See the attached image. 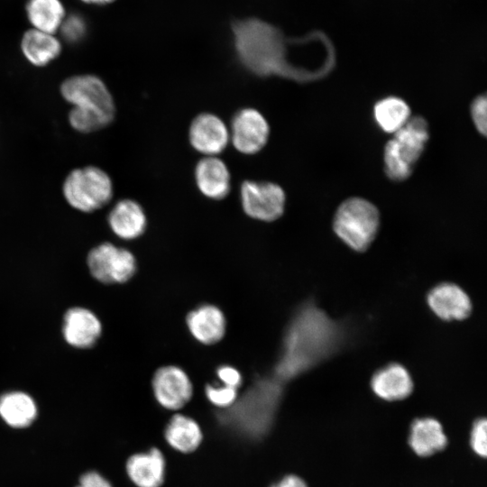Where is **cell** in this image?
<instances>
[{"instance_id":"25","label":"cell","mask_w":487,"mask_h":487,"mask_svg":"<svg viewBox=\"0 0 487 487\" xmlns=\"http://www.w3.org/2000/svg\"><path fill=\"white\" fill-rule=\"evenodd\" d=\"M384 170L389 179L402 181L410 177L413 166L400 155L393 139L390 140L383 152Z\"/></svg>"},{"instance_id":"16","label":"cell","mask_w":487,"mask_h":487,"mask_svg":"<svg viewBox=\"0 0 487 487\" xmlns=\"http://www.w3.org/2000/svg\"><path fill=\"white\" fill-rule=\"evenodd\" d=\"M373 393L387 401L402 400L413 391L414 384L408 370L400 363H390L379 369L372 377Z\"/></svg>"},{"instance_id":"28","label":"cell","mask_w":487,"mask_h":487,"mask_svg":"<svg viewBox=\"0 0 487 487\" xmlns=\"http://www.w3.org/2000/svg\"><path fill=\"white\" fill-rule=\"evenodd\" d=\"M469 444L475 455L485 458L487 455V420L477 418L471 428Z\"/></svg>"},{"instance_id":"27","label":"cell","mask_w":487,"mask_h":487,"mask_svg":"<svg viewBox=\"0 0 487 487\" xmlns=\"http://www.w3.org/2000/svg\"><path fill=\"white\" fill-rule=\"evenodd\" d=\"M237 389L226 385H207L205 389L207 400L218 408H229L237 400Z\"/></svg>"},{"instance_id":"8","label":"cell","mask_w":487,"mask_h":487,"mask_svg":"<svg viewBox=\"0 0 487 487\" xmlns=\"http://www.w3.org/2000/svg\"><path fill=\"white\" fill-rule=\"evenodd\" d=\"M270 133L267 119L256 108H241L232 117L230 142L242 154L254 155L260 152L267 144Z\"/></svg>"},{"instance_id":"29","label":"cell","mask_w":487,"mask_h":487,"mask_svg":"<svg viewBox=\"0 0 487 487\" xmlns=\"http://www.w3.org/2000/svg\"><path fill=\"white\" fill-rule=\"evenodd\" d=\"M487 98L485 95L478 96L472 103V120L477 131L485 135L487 132Z\"/></svg>"},{"instance_id":"15","label":"cell","mask_w":487,"mask_h":487,"mask_svg":"<svg viewBox=\"0 0 487 487\" xmlns=\"http://www.w3.org/2000/svg\"><path fill=\"white\" fill-rule=\"evenodd\" d=\"M191 335L203 345L218 343L225 334L226 319L215 305L204 304L191 310L186 318Z\"/></svg>"},{"instance_id":"10","label":"cell","mask_w":487,"mask_h":487,"mask_svg":"<svg viewBox=\"0 0 487 487\" xmlns=\"http://www.w3.org/2000/svg\"><path fill=\"white\" fill-rule=\"evenodd\" d=\"M153 394L161 406L176 410L191 399L193 386L186 372L176 365L159 368L152 381Z\"/></svg>"},{"instance_id":"33","label":"cell","mask_w":487,"mask_h":487,"mask_svg":"<svg viewBox=\"0 0 487 487\" xmlns=\"http://www.w3.org/2000/svg\"><path fill=\"white\" fill-rule=\"evenodd\" d=\"M85 5L105 6L115 3L116 0H79Z\"/></svg>"},{"instance_id":"3","label":"cell","mask_w":487,"mask_h":487,"mask_svg":"<svg viewBox=\"0 0 487 487\" xmlns=\"http://www.w3.org/2000/svg\"><path fill=\"white\" fill-rule=\"evenodd\" d=\"M60 92L63 99L72 105L69 123L78 133L99 131L115 119L114 97L98 76L80 74L69 77L60 84Z\"/></svg>"},{"instance_id":"13","label":"cell","mask_w":487,"mask_h":487,"mask_svg":"<svg viewBox=\"0 0 487 487\" xmlns=\"http://www.w3.org/2000/svg\"><path fill=\"white\" fill-rule=\"evenodd\" d=\"M427 299L430 309L443 320H462L472 311L466 292L453 283L436 285L428 292Z\"/></svg>"},{"instance_id":"2","label":"cell","mask_w":487,"mask_h":487,"mask_svg":"<svg viewBox=\"0 0 487 487\" xmlns=\"http://www.w3.org/2000/svg\"><path fill=\"white\" fill-rule=\"evenodd\" d=\"M231 27L237 58L248 71L262 78L292 76L277 28L258 18L235 20Z\"/></svg>"},{"instance_id":"20","label":"cell","mask_w":487,"mask_h":487,"mask_svg":"<svg viewBox=\"0 0 487 487\" xmlns=\"http://www.w3.org/2000/svg\"><path fill=\"white\" fill-rule=\"evenodd\" d=\"M400 155L414 167L429 139V126L422 116L410 117L392 138Z\"/></svg>"},{"instance_id":"21","label":"cell","mask_w":487,"mask_h":487,"mask_svg":"<svg viewBox=\"0 0 487 487\" xmlns=\"http://www.w3.org/2000/svg\"><path fill=\"white\" fill-rule=\"evenodd\" d=\"M37 405L31 395L20 391L0 396V417L13 428H25L36 418Z\"/></svg>"},{"instance_id":"31","label":"cell","mask_w":487,"mask_h":487,"mask_svg":"<svg viewBox=\"0 0 487 487\" xmlns=\"http://www.w3.org/2000/svg\"><path fill=\"white\" fill-rule=\"evenodd\" d=\"M76 487H112L110 482L97 472H87L78 480Z\"/></svg>"},{"instance_id":"19","label":"cell","mask_w":487,"mask_h":487,"mask_svg":"<svg viewBox=\"0 0 487 487\" xmlns=\"http://www.w3.org/2000/svg\"><path fill=\"white\" fill-rule=\"evenodd\" d=\"M126 472L138 487H160L164 480V457L157 448L133 455L127 460Z\"/></svg>"},{"instance_id":"1","label":"cell","mask_w":487,"mask_h":487,"mask_svg":"<svg viewBox=\"0 0 487 487\" xmlns=\"http://www.w3.org/2000/svg\"><path fill=\"white\" fill-rule=\"evenodd\" d=\"M345 340L343 326L313 303H306L287 327L274 368L280 381L294 379L331 357Z\"/></svg>"},{"instance_id":"22","label":"cell","mask_w":487,"mask_h":487,"mask_svg":"<svg viewBox=\"0 0 487 487\" xmlns=\"http://www.w3.org/2000/svg\"><path fill=\"white\" fill-rule=\"evenodd\" d=\"M24 14L31 28L58 34L68 13L62 0H26Z\"/></svg>"},{"instance_id":"11","label":"cell","mask_w":487,"mask_h":487,"mask_svg":"<svg viewBox=\"0 0 487 487\" xmlns=\"http://www.w3.org/2000/svg\"><path fill=\"white\" fill-rule=\"evenodd\" d=\"M102 334V324L97 316L83 307L69 308L62 324L66 343L78 349H87L96 345Z\"/></svg>"},{"instance_id":"17","label":"cell","mask_w":487,"mask_h":487,"mask_svg":"<svg viewBox=\"0 0 487 487\" xmlns=\"http://www.w3.org/2000/svg\"><path fill=\"white\" fill-rule=\"evenodd\" d=\"M20 50L30 64L41 68L49 65L60 56L62 43L58 34L30 27L21 36Z\"/></svg>"},{"instance_id":"18","label":"cell","mask_w":487,"mask_h":487,"mask_svg":"<svg viewBox=\"0 0 487 487\" xmlns=\"http://www.w3.org/2000/svg\"><path fill=\"white\" fill-rule=\"evenodd\" d=\"M408 443L418 456L429 457L443 451L448 440L442 424L434 418L425 417L411 423Z\"/></svg>"},{"instance_id":"5","label":"cell","mask_w":487,"mask_h":487,"mask_svg":"<svg viewBox=\"0 0 487 487\" xmlns=\"http://www.w3.org/2000/svg\"><path fill=\"white\" fill-rule=\"evenodd\" d=\"M62 194L74 209L82 213H92L107 205L112 199L113 181L110 176L97 166L77 168L65 178Z\"/></svg>"},{"instance_id":"30","label":"cell","mask_w":487,"mask_h":487,"mask_svg":"<svg viewBox=\"0 0 487 487\" xmlns=\"http://www.w3.org/2000/svg\"><path fill=\"white\" fill-rule=\"evenodd\" d=\"M218 379L222 384L234 389H239L242 384V375L240 372L231 365H221L216 370Z\"/></svg>"},{"instance_id":"26","label":"cell","mask_w":487,"mask_h":487,"mask_svg":"<svg viewBox=\"0 0 487 487\" xmlns=\"http://www.w3.org/2000/svg\"><path fill=\"white\" fill-rule=\"evenodd\" d=\"M87 33V23L78 13L67 14L58 34L60 40L75 44L83 41Z\"/></svg>"},{"instance_id":"14","label":"cell","mask_w":487,"mask_h":487,"mask_svg":"<svg viewBox=\"0 0 487 487\" xmlns=\"http://www.w3.org/2000/svg\"><path fill=\"white\" fill-rule=\"evenodd\" d=\"M107 223L118 238L130 241L140 237L145 232L147 216L137 201L124 198L114 205L108 214Z\"/></svg>"},{"instance_id":"32","label":"cell","mask_w":487,"mask_h":487,"mask_svg":"<svg viewBox=\"0 0 487 487\" xmlns=\"http://www.w3.org/2000/svg\"><path fill=\"white\" fill-rule=\"evenodd\" d=\"M271 487H308V484L299 476L289 474L283 477Z\"/></svg>"},{"instance_id":"4","label":"cell","mask_w":487,"mask_h":487,"mask_svg":"<svg viewBox=\"0 0 487 487\" xmlns=\"http://www.w3.org/2000/svg\"><path fill=\"white\" fill-rule=\"evenodd\" d=\"M380 225L377 207L362 198H350L336 209L333 221L335 234L351 249L365 251L374 240Z\"/></svg>"},{"instance_id":"6","label":"cell","mask_w":487,"mask_h":487,"mask_svg":"<svg viewBox=\"0 0 487 487\" xmlns=\"http://www.w3.org/2000/svg\"><path fill=\"white\" fill-rule=\"evenodd\" d=\"M91 276L103 284H122L131 280L137 269L134 255L125 248L102 243L87 256Z\"/></svg>"},{"instance_id":"9","label":"cell","mask_w":487,"mask_h":487,"mask_svg":"<svg viewBox=\"0 0 487 487\" xmlns=\"http://www.w3.org/2000/svg\"><path fill=\"white\" fill-rule=\"evenodd\" d=\"M188 141L198 152L205 156H217L230 142L229 128L218 115L204 112L191 121Z\"/></svg>"},{"instance_id":"23","label":"cell","mask_w":487,"mask_h":487,"mask_svg":"<svg viewBox=\"0 0 487 487\" xmlns=\"http://www.w3.org/2000/svg\"><path fill=\"white\" fill-rule=\"evenodd\" d=\"M165 438L174 449L182 453H190L201 443L202 432L194 419L177 414L166 427Z\"/></svg>"},{"instance_id":"7","label":"cell","mask_w":487,"mask_h":487,"mask_svg":"<svg viewBox=\"0 0 487 487\" xmlns=\"http://www.w3.org/2000/svg\"><path fill=\"white\" fill-rule=\"evenodd\" d=\"M240 200L244 212L249 217L272 222L284 213L286 194L277 183L246 179L240 185Z\"/></svg>"},{"instance_id":"24","label":"cell","mask_w":487,"mask_h":487,"mask_svg":"<svg viewBox=\"0 0 487 487\" xmlns=\"http://www.w3.org/2000/svg\"><path fill=\"white\" fill-rule=\"evenodd\" d=\"M373 116L383 132L393 134L411 117L409 105L398 96L379 100L373 107Z\"/></svg>"},{"instance_id":"12","label":"cell","mask_w":487,"mask_h":487,"mask_svg":"<svg viewBox=\"0 0 487 487\" xmlns=\"http://www.w3.org/2000/svg\"><path fill=\"white\" fill-rule=\"evenodd\" d=\"M194 179L199 192L213 200H221L231 190V174L225 162L217 156H205L196 164Z\"/></svg>"}]
</instances>
